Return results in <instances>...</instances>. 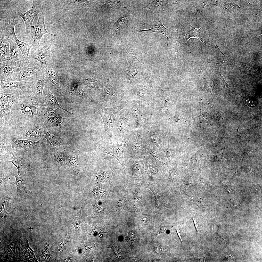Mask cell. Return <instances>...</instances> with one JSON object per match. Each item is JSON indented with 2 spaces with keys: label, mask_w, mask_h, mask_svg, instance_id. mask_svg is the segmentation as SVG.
Returning a JSON list of instances; mask_svg holds the SVG:
<instances>
[{
  "label": "cell",
  "mask_w": 262,
  "mask_h": 262,
  "mask_svg": "<svg viewBox=\"0 0 262 262\" xmlns=\"http://www.w3.org/2000/svg\"><path fill=\"white\" fill-rule=\"evenodd\" d=\"M30 102L23 103L20 108V110L22 113L24 114L26 118H32L31 112Z\"/></svg>",
  "instance_id": "obj_25"
},
{
  "label": "cell",
  "mask_w": 262,
  "mask_h": 262,
  "mask_svg": "<svg viewBox=\"0 0 262 262\" xmlns=\"http://www.w3.org/2000/svg\"><path fill=\"white\" fill-rule=\"evenodd\" d=\"M20 95V93L18 91L9 94L0 92V127L13 123L14 120L11 110L13 105L18 99Z\"/></svg>",
  "instance_id": "obj_3"
},
{
  "label": "cell",
  "mask_w": 262,
  "mask_h": 262,
  "mask_svg": "<svg viewBox=\"0 0 262 262\" xmlns=\"http://www.w3.org/2000/svg\"><path fill=\"white\" fill-rule=\"evenodd\" d=\"M30 79L31 93L33 100L40 104L42 99L45 83V74L41 73Z\"/></svg>",
  "instance_id": "obj_8"
},
{
  "label": "cell",
  "mask_w": 262,
  "mask_h": 262,
  "mask_svg": "<svg viewBox=\"0 0 262 262\" xmlns=\"http://www.w3.org/2000/svg\"><path fill=\"white\" fill-rule=\"evenodd\" d=\"M45 74L47 80L49 81V85L60 92L59 82L57 76L49 64L45 70Z\"/></svg>",
  "instance_id": "obj_20"
},
{
  "label": "cell",
  "mask_w": 262,
  "mask_h": 262,
  "mask_svg": "<svg viewBox=\"0 0 262 262\" xmlns=\"http://www.w3.org/2000/svg\"><path fill=\"white\" fill-rule=\"evenodd\" d=\"M46 117L49 122L54 124H58L62 122L63 118L59 114L53 117Z\"/></svg>",
  "instance_id": "obj_27"
},
{
  "label": "cell",
  "mask_w": 262,
  "mask_h": 262,
  "mask_svg": "<svg viewBox=\"0 0 262 262\" xmlns=\"http://www.w3.org/2000/svg\"><path fill=\"white\" fill-rule=\"evenodd\" d=\"M50 54V46L46 45L38 49L33 51L29 55L28 58L35 59L43 66L48 64Z\"/></svg>",
  "instance_id": "obj_16"
},
{
  "label": "cell",
  "mask_w": 262,
  "mask_h": 262,
  "mask_svg": "<svg viewBox=\"0 0 262 262\" xmlns=\"http://www.w3.org/2000/svg\"><path fill=\"white\" fill-rule=\"evenodd\" d=\"M175 228V229H176V231L177 232V233L178 234V236H179V238H180V240L181 241V243H182V248H183L182 247H182V246H183V241H182V237H181V232H180V229H178V228Z\"/></svg>",
  "instance_id": "obj_33"
},
{
  "label": "cell",
  "mask_w": 262,
  "mask_h": 262,
  "mask_svg": "<svg viewBox=\"0 0 262 262\" xmlns=\"http://www.w3.org/2000/svg\"><path fill=\"white\" fill-rule=\"evenodd\" d=\"M0 90L4 89H19L25 94H30L31 83L30 79L23 81H9L0 80Z\"/></svg>",
  "instance_id": "obj_10"
},
{
  "label": "cell",
  "mask_w": 262,
  "mask_h": 262,
  "mask_svg": "<svg viewBox=\"0 0 262 262\" xmlns=\"http://www.w3.org/2000/svg\"><path fill=\"white\" fill-rule=\"evenodd\" d=\"M147 188L152 192L154 196L155 205L157 207H161L164 204V201L162 197L158 195L154 191L151 184L149 183L147 185Z\"/></svg>",
  "instance_id": "obj_24"
},
{
  "label": "cell",
  "mask_w": 262,
  "mask_h": 262,
  "mask_svg": "<svg viewBox=\"0 0 262 262\" xmlns=\"http://www.w3.org/2000/svg\"><path fill=\"white\" fill-rule=\"evenodd\" d=\"M39 105L40 107L45 106L55 109L58 108L72 113L61 107L59 104L56 97L53 95L45 83L43 91L42 99Z\"/></svg>",
  "instance_id": "obj_15"
},
{
  "label": "cell",
  "mask_w": 262,
  "mask_h": 262,
  "mask_svg": "<svg viewBox=\"0 0 262 262\" xmlns=\"http://www.w3.org/2000/svg\"><path fill=\"white\" fill-rule=\"evenodd\" d=\"M40 13V10L37 9L35 7L34 0L33 1L32 6L26 12L24 13L18 12L17 15L22 18L25 23V33L27 36L30 35L34 19Z\"/></svg>",
  "instance_id": "obj_12"
},
{
  "label": "cell",
  "mask_w": 262,
  "mask_h": 262,
  "mask_svg": "<svg viewBox=\"0 0 262 262\" xmlns=\"http://www.w3.org/2000/svg\"><path fill=\"white\" fill-rule=\"evenodd\" d=\"M0 80L15 81L20 68L12 64L10 62L0 63Z\"/></svg>",
  "instance_id": "obj_9"
},
{
  "label": "cell",
  "mask_w": 262,
  "mask_h": 262,
  "mask_svg": "<svg viewBox=\"0 0 262 262\" xmlns=\"http://www.w3.org/2000/svg\"><path fill=\"white\" fill-rule=\"evenodd\" d=\"M166 1L154 0L151 3L149 4L146 7L149 8L152 12L154 9L161 8L163 6V4H165Z\"/></svg>",
  "instance_id": "obj_26"
},
{
  "label": "cell",
  "mask_w": 262,
  "mask_h": 262,
  "mask_svg": "<svg viewBox=\"0 0 262 262\" xmlns=\"http://www.w3.org/2000/svg\"><path fill=\"white\" fill-rule=\"evenodd\" d=\"M41 139L38 141L33 142L27 139H20L15 136L11 140L12 152L30 160L38 159V155L41 148Z\"/></svg>",
  "instance_id": "obj_1"
},
{
  "label": "cell",
  "mask_w": 262,
  "mask_h": 262,
  "mask_svg": "<svg viewBox=\"0 0 262 262\" xmlns=\"http://www.w3.org/2000/svg\"><path fill=\"white\" fill-rule=\"evenodd\" d=\"M176 116V118H177L176 120H177L180 123H187L188 121L189 120L182 117L178 114Z\"/></svg>",
  "instance_id": "obj_31"
},
{
  "label": "cell",
  "mask_w": 262,
  "mask_h": 262,
  "mask_svg": "<svg viewBox=\"0 0 262 262\" xmlns=\"http://www.w3.org/2000/svg\"><path fill=\"white\" fill-rule=\"evenodd\" d=\"M44 14L40 13L37 23L34 26H32L31 29L30 34V43L33 46V51L39 49L40 40L45 34L48 33L53 36H56L48 33L47 31L44 23Z\"/></svg>",
  "instance_id": "obj_6"
},
{
  "label": "cell",
  "mask_w": 262,
  "mask_h": 262,
  "mask_svg": "<svg viewBox=\"0 0 262 262\" xmlns=\"http://www.w3.org/2000/svg\"><path fill=\"white\" fill-rule=\"evenodd\" d=\"M0 159H6L10 156L12 157L11 143L6 139H0Z\"/></svg>",
  "instance_id": "obj_21"
},
{
  "label": "cell",
  "mask_w": 262,
  "mask_h": 262,
  "mask_svg": "<svg viewBox=\"0 0 262 262\" xmlns=\"http://www.w3.org/2000/svg\"><path fill=\"white\" fill-rule=\"evenodd\" d=\"M186 33L183 39L184 43L191 38H195L199 39L202 42L207 45L202 40L200 28L196 29L189 24L186 28Z\"/></svg>",
  "instance_id": "obj_22"
},
{
  "label": "cell",
  "mask_w": 262,
  "mask_h": 262,
  "mask_svg": "<svg viewBox=\"0 0 262 262\" xmlns=\"http://www.w3.org/2000/svg\"><path fill=\"white\" fill-rule=\"evenodd\" d=\"M17 21L15 17L5 23L3 26L0 37H5L7 39L11 40L15 42L20 49L26 63L29 61L28 57L30 51L32 46L20 41L17 38L15 31V27L17 24Z\"/></svg>",
  "instance_id": "obj_5"
},
{
  "label": "cell",
  "mask_w": 262,
  "mask_h": 262,
  "mask_svg": "<svg viewBox=\"0 0 262 262\" xmlns=\"http://www.w3.org/2000/svg\"><path fill=\"white\" fill-rule=\"evenodd\" d=\"M12 155V160L5 162L11 163L16 167L17 170V174L20 175L25 174L27 172L31 170L30 160L20 157L13 152Z\"/></svg>",
  "instance_id": "obj_14"
},
{
  "label": "cell",
  "mask_w": 262,
  "mask_h": 262,
  "mask_svg": "<svg viewBox=\"0 0 262 262\" xmlns=\"http://www.w3.org/2000/svg\"><path fill=\"white\" fill-rule=\"evenodd\" d=\"M24 124L21 125L16 132V136L20 139H25L33 142L41 139L44 133L40 116L27 118Z\"/></svg>",
  "instance_id": "obj_2"
},
{
  "label": "cell",
  "mask_w": 262,
  "mask_h": 262,
  "mask_svg": "<svg viewBox=\"0 0 262 262\" xmlns=\"http://www.w3.org/2000/svg\"><path fill=\"white\" fill-rule=\"evenodd\" d=\"M14 200L9 196L3 195L0 201L1 217H5L14 208Z\"/></svg>",
  "instance_id": "obj_17"
},
{
  "label": "cell",
  "mask_w": 262,
  "mask_h": 262,
  "mask_svg": "<svg viewBox=\"0 0 262 262\" xmlns=\"http://www.w3.org/2000/svg\"><path fill=\"white\" fill-rule=\"evenodd\" d=\"M113 171L112 170L107 171L98 170L96 174V178L100 182L109 181L112 177Z\"/></svg>",
  "instance_id": "obj_23"
},
{
  "label": "cell",
  "mask_w": 262,
  "mask_h": 262,
  "mask_svg": "<svg viewBox=\"0 0 262 262\" xmlns=\"http://www.w3.org/2000/svg\"><path fill=\"white\" fill-rule=\"evenodd\" d=\"M44 67L41 65L33 66H25L20 68V71L15 81L28 80L35 78L41 73Z\"/></svg>",
  "instance_id": "obj_13"
},
{
  "label": "cell",
  "mask_w": 262,
  "mask_h": 262,
  "mask_svg": "<svg viewBox=\"0 0 262 262\" xmlns=\"http://www.w3.org/2000/svg\"><path fill=\"white\" fill-rule=\"evenodd\" d=\"M134 68L132 66H131L128 70L127 74L131 78H134V75L136 74L135 70L134 69Z\"/></svg>",
  "instance_id": "obj_29"
},
{
  "label": "cell",
  "mask_w": 262,
  "mask_h": 262,
  "mask_svg": "<svg viewBox=\"0 0 262 262\" xmlns=\"http://www.w3.org/2000/svg\"><path fill=\"white\" fill-rule=\"evenodd\" d=\"M192 219L194 221V224L196 229V232L197 233L198 228V224L197 223V221H196V220L194 218H193Z\"/></svg>",
  "instance_id": "obj_34"
},
{
  "label": "cell",
  "mask_w": 262,
  "mask_h": 262,
  "mask_svg": "<svg viewBox=\"0 0 262 262\" xmlns=\"http://www.w3.org/2000/svg\"><path fill=\"white\" fill-rule=\"evenodd\" d=\"M98 111L103 122L104 134L108 141L112 137L115 120L117 114L122 108L119 106L116 107L107 108L97 104H92Z\"/></svg>",
  "instance_id": "obj_4"
},
{
  "label": "cell",
  "mask_w": 262,
  "mask_h": 262,
  "mask_svg": "<svg viewBox=\"0 0 262 262\" xmlns=\"http://www.w3.org/2000/svg\"><path fill=\"white\" fill-rule=\"evenodd\" d=\"M9 177L8 176H2L1 175H0V184H1L2 183L8 180L9 179Z\"/></svg>",
  "instance_id": "obj_32"
},
{
  "label": "cell",
  "mask_w": 262,
  "mask_h": 262,
  "mask_svg": "<svg viewBox=\"0 0 262 262\" xmlns=\"http://www.w3.org/2000/svg\"><path fill=\"white\" fill-rule=\"evenodd\" d=\"M8 40L10 45V62L20 68L27 66L18 46L13 41L10 39Z\"/></svg>",
  "instance_id": "obj_11"
},
{
  "label": "cell",
  "mask_w": 262,
  "mask_h": 262,
  "mask_svg": "<svg viewBox=\"0 0 262 262\" xmlns=\"http://www.w3.org/2000/svg\"><path fill=\"white\" fill-rule=\"evenodd\" d=\"M149 218L147 215H143L141 218V224L143 225H146L149 222Z\"/></svg>",
  "instance_id": "obj_30"
},
{
  "label": "cell",
  "mask_w": 262,
  "mask_h": 262,
  "mask_svg": "<svg viewBox=\"0 0 262 262\" xmlns=\"http://www.w3.org/2000/svg\"><path fill=\"white\" fill-rule=\"evenodd\" d=\"M11 173L16 179L15 184L17 188V196H23L26 195L27 188L26 174L20 175L14 173L12 172H11Z\"/></svg>",
  "instance_id": "obj_18"
},
{
  "label": "cell",
  "mask_w": 262,
  "mask_h": 262,
  "mask_svg": "<svg viewBox=\"0 0 262 262\" xmlns=\"http://www.w3.org/2000/svg\"><path fill=\"white\" fill-rule=\"evenodd\" d=\"M128 138L113 145L103 147L99 149L100 152L109 155L119 162L125 172L126 167L124 162V153L128 140Z\"/></svg>",
  "instance_id": "obj_7"
},
{
  "label": "cell",
  "mask_w": 262,
  "mask_h": 262,
  "mask_svg": "<svg viewBox=\"0 0 262 262\" xmlns=\"http://www.w3.org/2000/svg\"><path fill=\"white\" fill-rule=\"evenodd\" d=\"M93 209L94 212L95 214L98 215L103 213L104 212L103 208L98 206L95 202H91Z\"/></svg>",
  "instance_id": "obj_28"
},
{
  "label": "cell",
  "mask_w": 262,
  "mask_h": 262,
  "mask_svg": "<svg viewBox=\"0 0 262 262\" xmlns=\"http://www.w3.org/2000/svg\"><path fill=\"white\" fill-rule=\"evenodd\" d=\"M7 39L0 37V63L10 62L9 43Z\"/></svg>",
  "instance_id": "obj_19"
}]
</instances>
